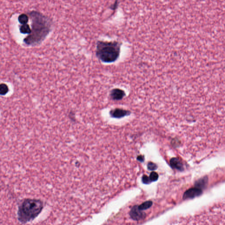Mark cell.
<instances>
[{"label": "cell", "mask_w": 225, "mask_h": 225, "mask_svg": "<svg viewBox=\"0 0 225 225\" xmlns=\"http://www.w3.org/2000/svg\"><path fill=\"white\" fill-rule=\"evenodd\" d=\"M31 20V33L23 40L28 46L40 44L50 33L52 29V20L39 12L32 11L29 13Z\"/></svg>", "instance_id": "1"}, {"label": "cell", "mask_w": 225, "mask_h": 225, "mask_svg": "<svg viewBox=\"0 0 225 225\" xmlns=\"http://www.w3.org/2000/svg\"><path fill=\"white\" fill-rule=\"evenodd\" d=\"M121 45L118 41L99 40L96 47V56L104 63L115 62L120 55Z\"/></svg>", "instance_id": "2"}, {"label": "cell", "mask_w": 225, "mask_h": 225, "mask_svg": "<svg viewBox=\"0 0 225 225\" xmlns=\"http://www.w3.org/2000/svg\"><path fill=\"white\" fill-rule=\"evenodd\" d=\"M43 207V203L41 200L25 199L19 206L18 220L23 224L33 220L40 213Z\"/></svg>", "instance_id": "3"}, {"label": "cell", "mask_w": 225, "mask_h": 225, "mask_svg": "<svg viewBox=\"0 0 225 225\" xmlns=\"http://www.w3.org/2000/svg\"><path fill=\"white\" fill-rule=\"evenodd\" d=\"M131 114V111L119 108L112 109L109 112L110 116L112 118L117 119L122 118L128 116L130 115Z\"/></svg>", "instance_id": "4"}, {"label": "cell", "mask_w": 225, "mask_h": 225, "mask_svg": "<svg viewBox=\"0 0 225 225\" xmlns=\"http://www.w3.org/2000/svg\"><path fill=\"white\" fill-rule=\"evenodd\" d=\"M129 214L132 219L135 221L140 220L146 216V214L139 209V206H134L131 209Z\"/></svg>", "instance_id": "5"}, {"label": "cell", "mask_w": 225, "mask_h": 225, "mask_svg": "<svg viewBox=\"0 0 225 225\" xmlns=\"http://www.w3.org/2000/svg\"><path fill=\"white\" fill-rule=\"evenodd\" d=\"M126 96L125 92L123 90L115 88L110 91L109 97L111 100L114 101L121 100Z\"/></svg>", "instance_id": "6"}, {"label": "cell", "mask_w": 225, "mask_h": 225, "mask_svg": "<svg viewBox=\"0 0 225 225\" xmlns=\"http://www.w3.org/2000/svg\"><path fill=\"white\" fill-rule=\"evenodd\" d=\"M201 193V190L197 188H192L187 190L183 195V199H186L191 198L198 196Z\"/></svg>", "instance_id": "7"}, {"label": "cell", "mask_w": 225, "mask_h": 225, "mask_svg": "<svg viewBox=\"0 0 225 225\" xmlns=\"http://www.w3.org/2000/svg\"><path fill=\"white\" fill-rule=\"evenodd\" d=\"M170 164L172 168L179 171H182L183 169V164L179 158L173 157L170 160Z\"/></svg>", "instance_id": "8"}, {"label": "cell", "mask_w": 225, "mask_h": 225, "mask_svg": "<svg viewBox=\"0 0 225 225\" xmlns=\"http://www.w3.org/2000/svg\"><path fill=\"white\" fill-rule=\"evenodd\" d=\"M20 31L23 34H30L31 33V29L29 25L27 24L22 25L19 28Z\"/></svg>", "instance_id": "9"}, {"label": "cell", "mask_w": 225, "mask_h": 225, "mask_svg": "<svg viewBox=\"0 0 225 225\" xmlns=\"http://www.w3.org/2000/svg\"><path fill=\"white\" fill-rule=\"evenodd\" d=\"M152 205L153 202L152 201H148L142 203L141 205L139 206V208L140 210L144 211V210H147L149 209Z\"/></svg>", "instance_id": "10"}, {"label": "cell", "mask_w": 225, "mask_h": 225, "mask_svg": "<svg viewBox=\"0 0 225 225\" xmlns=\"http://www.w3.org/2000/svg\"><path fill=\"white\" fill-rule=\"evenodd\" d=\"M18 21L22 25L26 24L28 22L29 17L27 15L22 14L19 16L18 17Z\"/></svg>", "instance_id": "11"}, {"label": "cell", "mask_w": 225, "mask_h": 225, "mask_svg": "<svg viewBox=\"0 0 225 225\" xmlns=\"http://www.w3.org/2000/svg\"><path fill=\"white\" fill-rule=\"evenodd\" d=\"M9 91V87L6 84L2 83L0 86V93L2 96L6 95Z\"/></svg>", "instance_id": "12"}, {"label": "cell", "mask_w": 225, "mask_h": 225, "mask_svg": "<svg viewBox=\"0 0 225 225\" xmlns=\"http://www.w3.org/2000/svg\"><path fill=\"white\" fill-rule=\"evenodd\" d=\"M159 178V175L155 171H152L150 174V176H149V178H150V180H151L152 182H155Z\"/></svg>", "instance_id": "13"}, {"label": "cell", "mask_w": 225, "mask_h": 225, "mask_svg": "<svg viewBox=\"0 0 225 225\" xmlns=\"http://www.w3.org/2000/svg\"><path fill=\"white\" fill-rule=\"evenodd\" d=\"M147 168L150 171H154L157 169V166L155 163L150 162L148 163Z\"/></svg>", "instance_id": "14"}, {"label": "cell", "mask_w": 225, "mask_h": 225, "mask_svg": "<svg viewBox=\"0 0 225 225\" xmlns=\"http://www.w3.org/2000/svg\"><path fill=\"white\" fill-rule=\"evenodd\" d=\"M142 182L144 184H148L151 183L152 181L149 177L146 175H144L142 177Z\"/></svg>", "instance_id": "15"}, {"label": "cell", "mask_w": 225, "mask_h": 225, "mask_svg": "<svg viewBox=\"0 0 225 225\" xmlns=\"http://www.w3.org/2000/svg\"><path fill=\"white\" fill-rule=\"evenodd\" d=\"M137 160L139 161L142 162H143L144 160V156H138L137 157Z\"/></svg>", "instance_id": "16"}]
</instances>
